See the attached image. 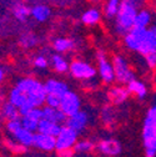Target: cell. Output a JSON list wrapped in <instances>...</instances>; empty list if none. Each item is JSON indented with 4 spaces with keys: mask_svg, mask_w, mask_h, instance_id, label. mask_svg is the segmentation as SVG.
<instances>
[{
    "mask_svg": "<svg viewBox=\"0 0 156 157\" xmlns=\"http://www.w3.org/2000/svg\"><path fill=\"white\" fill-rule=\"evenodd\" d=\"M129 95H130V92H129L127 89L121 87V86H118V87H114V89L110 90V92H109V99H110V101H111L112 104L120 105V104H123L124 101L127 100Z\"/></svg>",
    "mask_w": 156,
    "mask_h": 157,
    "instance_id": "ac0fdd59",
    "label": "cell"
},
{
    "mask_svg": "<svg viewBox=\"0 0 156 157\" xmlns=\"http://www.w3.org/2000/svg\"><path fill=\"white\" fill-rule=\"evenodd\" d=\"M126 85H127L126 89L129 90V92L130 94H135L136 96L139 97V99H144V97L146 96V94H147V89H146L145 84L139 81V80H136V78L131 80Z\"/></svg>",
    "mask_w": 156,
    "mask_h": 157,
    "instance_id": "44dd1931",
    "label": "cell"
},
{
    "mask_svg": "<svg viewBox=\"0 0 156 157\" xmlns=\"http://www.w3.org/2000/svg\"><path fill=\"white\" fill-rule=\"evenodd\" d=\"M34 80L35 78H31V77H25V78H21L20 81H18V84H16V86L15 87H18L19 90H20L21 92H28V90L31 87V85H33V82H34Z\"/></svg>",
    "mask_w": 156,
    "mask_h": 157,
    "instance_id": "f546056e",
    "label": "cell"
},
{
    "mask_svg": "<svg viewBox=\"0 0 156 157\" xmlns=\"http://www.w3.org/2000/svg\"><path fill=\"white\" fill-rule=\"evenodd\" d=\"M147 43L151 51H156V25L147 29Z\"/></svg>",
    "mask_w": 156,
    "mask_h": 157,
    "instance_id": "f1b7e54d",
    "label": "cell"
},
{
    "mask_svg": "<svg viewBox=\"0 0 156 157\" xmlns=\"http://www.w3.org/2000/svg\"><path fill=\"white\" fill-rule=\"evenodd\" d=\"M146 0H121L120 8L115 15V33L124 36L132 26L136 13L145 4Z\"/></svg>",
    "mask_w": 156,
    "mask_h": 157,
    "instance_id": "6da1fadb",
    "label": "cell"
},
{
    "mask_svg": "<svg viewBox=\"0 0 156 157\" xmlns=\"http://www.w3.org/2000/svg\"><path fill=\"white\" fill-rule=\"evenodd\" d=\"M74 48H75V41L69 37H57L53 41V49L59 54L68 52Z\"/></svg>",
    "mask_w": 156,
    "mask_h": 157,
    "instance_id": "e0dca14e",
    "label": "cell"
},
{
    "mask_svg": "<svg viewBox=\"0 0 156 157\" xmlns=\"http://www.w3.org/2000/svg\"><path fill=\"white\" fill-rule=\"evenodd\" d=\"M3 115L8 120H14V119H20V113H19V109L14 106L10 101L4 104L3 106Z\"/></svg>",
    "mask_w": 156,
    "mask_h": 157,
    "instance_id": "484cf974",
    "label": "cell"
},
{
    "mask_svg": "<svg viewBox=\"0 0 156 157\" xmlns=\"http://www.w3.org/2000/svg\"><path fill=\"white\" fill-rule=\"evenodd\" d=\"M57 152H59V157H72L74 156L72 148H66V150H61V151H57Z\"/></svg>",
    "mask_w": 156,
    "mask_h": 157,
    "instance_id": "74e56055",
    "label": "cell"
},
{
    "mask_svg": "<svg viewBox=\"0 0 156 157\" xmlns=\"http://www.w3.org/2000/svg\"><path fill=\"white\" fill-rule=\"evenodd\" d=\"M69 71L77 80H91L96 75L95 67L83 60H74L69 65Z\"/></svg>",
    "mask_w": 156,
    "mask_h": 157,
    "instance_id": "277c9868",
    "label": "cell"
},
{
    "mask_svg": "<svg viewBox=\"0 0 156 157\" xmlns=\"http://www.w3.org/2000/svg\"><path fill=\"white\" fill-rule=\"evenodd\" d=\"M33 107H35V105H34V102L31 101V100H26L20 107H19V113H20V116H25V115H28L29 113V111L33 109Z\"/></svg>",
    "mask_w": 156,
    "mask_h": 157,
    "instance_id": "e575fe53",
    "label": "cell"
},
{
    "mask_svg": "<svg viewBox=\"0 0 156 157\" xmlns=\"http://www.w3.org/2000/svg\"><path fill=\"white\" fill-rule=\"evenodd\" d=\"M91 2H94V3H97V2H101V0H91Z\"/></svg>",
    "mask_w": 156,
    "mask_h": 157,
    "instance_id": "ab89813d",
    "label": "cell"
},
{
    "mask_svg": "<svg viewBox=\"0 0 156 157\" xmlns=\"http://www.w3.org/2000/svg\"><path fill=\"white\" fill-rule=\"evenodd\" d=\"M142 142L145 157H156V105L146 113L142 124Z\"/></svg>",
    "mask_w": 156,
    "mask_h": 157,
    "instance_id": "7a4b0ae2",
    "label": "cell"
},
{
    "mask_svg": "<svg viewBox=\"0 0 156 157\" xmlns=\"http://www.w3.org/2000/svg\"><path fill=\"white\" fill-rule=\"evenodd\" d=\"M20 121H21V126L31 132H36L37 131V122L36 120L31 119L29 116H20Z\"/></svg>",
    "mask_w": 156,
    "mask_h": 157,
    "instance_id": "83f0119b",
    "label": "cell"
},
{
    "mask_svg": "<svg viewBox=\"0 0 156 157\" xmlns=\"http://www.w3.org/2000/svg\"><path fill=\"white\" fill-rule=\"evenodd\" d=\"M20 45L25 49H30V48H34L37 43H39V39L36 35H34L33 33H24L21 36H20Z\"/></svg>",
    "mask_w": 156,
    "mask_h": 157,
    "instance_id": "d4e9b609",
    "label": "cell"
},
{
    "mask_svg": "<svg viewBox=\"0 0 156 157\" xmlns=\"http://www.w3.org/2000/svg\"><path fill=\"white\" fill-rule=\"evenodd\" d=\"M55 144H56V140H55L54 136L44 135V133H40V132L34 135V145L33 146L40 148L43 151L55 150Z\"/></svg>",
    "mask_w": 156,
    "mask_h": 157,
    "instance_id": "30bf717a",
    "label": "cell"
},
{
    "mask_svg": "<svg viewBox=\"0 0 156 157\" xmlns=\"http://www.w3.org/2000/svg\"><path fill=\"white\" fill-rule=\"evenodd\" d=\"M60 130H61V125L56 124V122H53V121H49L46 119H40L39 122H37V131L36 132L56 137L57 133L60 132Z\"/></svg>",
    "mask_w": 156,
    "mask_h": 157,
    "instance_id": "4fadbf2b",
    "label": "cell"
},
{
    "mask_svg": "<svg viewBox=\"0 0 156 157\" xmlns=\"http://www.w3.org/2000/svg\"><path fill=\"white\" fill-rule=\"evenodd\" d=\"M97 57V66H99V75L104 84H111L115 81V74H114V67L112 64L107 60L106 54L103 50H99L96 52Z\"/></svg>",
    "mask_w": 156,
    "mask_h": 157,
    "instance_id": "8992f818",
    "label": "cell"
},
{
    "mask_svg": "<svg viewBox=\"0 0 156 157\" xmlns=\"http://www.w3.org/2000/svg\"><path fill=\"white\" fill-rule=\"evenodd\" d=\"M51 15V9L44 4H36L30 8V16L37 23H45Z\"/></svg>",
    "mask_w": 156,
    "mask_h": 157,
    "instance_id": "7c38bea8",
    "label": "cell"
},
{
    "mask_svg": "<svg viewBox=\"0 0 156 157\" xmlns=\"http://www.w3.org/2000/svg\"><path fill=\"white\" fill-rule=\"evenodd\" d=\"M44 86H45L46 94H49V95H56V96H59V97H61L66 91H69L68 85L65 82L54 80V78H50V80H48L44 84Z\"/></svg>",
    "mask_w": 156,
    "mask_h": 157,
    "instance_id": "5bb4252c",
    "label": "cell"
},
{
    "mask_svg": "<svg viewBox=\"0 0 156 157\" xmlns=\"http://www.w3.org/2000/svg\"><path fill=\"white\" fill-rule=\"evenodd\" d=\"M121 4V0H106L104 6V14L107 19H114Z\"/></svg>",
    "mask_w": 156,
    "mask_h": 157,
    "instance_id": "cb8c5ba5",
    "label": "cell"
},
{
    "mask_svg": "<svg viewBox=\"0 0 156 157\" xmlns=\"http://www.w3.org/2000/svg\"><path fill=\"white\" fill-rule=\"evenodd\" d=\"M28 100V96L25 92H21L18 87H14L11 91H10V95H9V101L16 106L18 109L20 107L25 101Z\"/></svg>",
    "mask_w": 156,
    "mask_h": 157,
    "instance_id": "603a6c76",
    "label": "cell"
},
{
    "mask_svg": "<svg viewBox=\"0 0 156 157\" xmlns=\"http://www.w3.org/2000/svg\"><path fill=\"white\" fill-rule=\"evenodd\" d=\"M48 65H49V61L44 55H37L34 59V66L37 69H46Z\"/></svg>",
    "mask_w": 156,
    "mask_h": 157,
    "instance_id": "d6a6232c",
    "label": "cell"
},
{
    "mask_svg": "<svg viewBox=\"0 0 156 157\" xmlns=\"http://www.w3.org/2000/svg\"><path fill=\"white\" fill-rule=\"evenodd\" d=\"M13 14H14V16H15V19L18 21L24 23L30 16V8L24 3L18 2L13 5Z\"/></svg>",
    "mask_w": 156,
    "mask_h": 157,
    "instance_id": "ffe728a7",
    "label": "cell"
},
{
    "mask_svg": "<svg viewBox=\"0 0 156 157\" xmlns=\"http://www.w3.org/2000/svg\"><path fill=\"white\" fill-rule=\"evenodd\" d=\"M60 99L61 97L56 96V95H46V99H45V104L46 106L54 107V109H59L60 107Z\"/></svg>",
    "mask_w": 156,
    "mask_h": 157,
    "instance_id": "4dcf8cb0",
    "label": "cell"
},
{
    "mask_svg": "<svg viewBox=\"0 0 156 157\" xmlns=\"http://www.w3.org/2000/svg\"><path fill=\"white\" fill-rule=\"evenodd\" d=\"M34 135H35V132H31V131L21 127V128H19L13 136L15 137V140L20 145H23L24 147H29V146L34 145Z\"/></svg>",
    "mask_w": 156,
    "mask_h": 157,
    "instance_id": "2e32d148",
    "label": "cell"
},
{
    "mask_svg": "<svg viewBox=\"0 0 156 157\" xmlns=\"http://www.w3.org/2000/svg\"><path fill=\"white\" fill-rule=\"evenodd\" d=\"M88 121H89V116L85 111H77L76 113L69 116L66 121H65V125L71 127L72 130H75L77 133L81 132L85 130L86 125H88Z\"/></svg>",
    "mask_w": 156,
    "mask_h": 157,
    "instance_id": "9c48e42d",
    "label": "cell"
},
{
    "mask_svg": "<svg viewBox=\"0 0 156 157\" xmlns=\"http://www.w3.org/2000/svg\"><path fill=\"white\" fill-rule=\"evenodd\" d=\"M3 78H4V70H3L2 67H0V82H2Z\"/></svg>",
    "mask_w": 156,
    "mask_h": 157,
    "instance_id": "f35d334b",
    "label": "cell"
},
{
    "mask_svg": "<svg viewBox=\"0 0 156 157\" xmlns=\"http://www.w3.org/2000/svg\"><path fill=\"white\" fill-rule=\"evenodd\" d=\"M112 67L115 74V80L119 84H127L135 78V74L131 71L127 61L120 55L112 57Z\"/></svg>",
    "mask_w": 156,
    "mask_h": 157,
    "instance_id": "3957f363",
    "label": "cell"
},
{
    "mask_svg": "<svg viewBox=\"0 0 156 157\" xmlns=\"http://www.w3.org/2000/svg\"><path fill=\"white\" fill-rule=\"evenodd\" d=\"M21 127H23V126H21V121H20V119L9 120L8 124H6V128H8V131H9L11 135H14L19 128H21Z\"/></svg>",
    "mask_w": 156,
    "mask_h": 157,
    "instance_id": "1f68e13d",
    "label": "cell"
},
{
    "mask_svg": "<svg viewBox=\"0 0 156 157\" xmlns=\"http://www.w3.org/2000/svg\"><path fill=\"white\" fill-rule=\"evenodd\" d=\"M101 20V11L97 8H90L81 14V23L88 26H94Z\"/></svg>",
    "mask_w": 156,
    "mask_h": 157,
    "instance_id": "9a60e30c",
    "label": "cell"
},
{
    "mask_svg": "<svg viewBox=\"0 0 156 157\" xmlns=\"http://www.w3.org/2000/svg\"><path fill=\"white\" fill-rule=\"evenodd\" d=\"M50 63H51V66L54 67V70L56 72L63 74V72L69 71V64H68V61L65 60V59L59 52L50 56Z\"/></svg>",
    "mask_w": 156,
    "mask_h": 157,
    "instance_id": "7402d4cb",
    "label": "cell"
},
{
    "mask_svg": "<svg viewBox=\"0 0 156 157\" xmlns=\"http://www.w3.org/2000/svg\"><path fill=\"white\" fill-rule=\"evenodd\" d=\"M97 148L99 151L106 156H118L121 152V145L118 140L114 139H107V140H103L100 141V144L97 145Z\"/></svg>",
    "mask_w": 156,
    "mask_h": 157,
    "instance_id": "8fae6325",
    "label": "cell"
},
{
    "mask_svg": "<svg viewBox=\"0 0 156 157\" xmlns=\"http://www.w3.org/2000/svg\"><path fill=\"white\" fill-rule=\"evenodd\" d=\"M46 95L48 94H46L44 84H41L40 81H37V80H34L31 87L26 92L28 99L31 100L35 106H41L43 104H45Z\"/></svg>",
    "mask_w": 156,
    "mask_h": 157,
    "instance_id": "ba28073f",
    "label": "cell"
},
{
    "mask_svg": "<svg viewBox=\"0 0 156 157\" xmlns=\"http://www.w3.org/2000/svg\"><path fill=\"white\" fill-rule=\"evenodd\" d=\"M81 107V102L80 99L75 92L71 91H66L60 99V110L69 117L74 113H76L77 111H80Z\"/></svg>",
    "mask_w": 156,
    "mask_h": 157,
    "instance_id": "52a82bcc",
    "label": "cell"
},
{
    "mask_svg": "<svg viewBox=\"0 0 156 157\" xmlns=\"http://www.w3.org/2000/svg\"><path fill=\"white\" fill-rule=\"evenodd\" d=\"M43 110V119H46L49 121H53L54 122V119H55V111L56 109L54 107H50V106H45L41 109Z\"/></svg>",
    "mask_w": 156,
    "mask_h": 157,
    "instance_id": "836d02e7",
    "label": "cell"
},
{
    "mask_svg": "<svg viewBox=\"0 0 156 157\" xmlns=\"http://www.w3.org/2000/svg\"><path fill=\"white\" fill-rule=\"evenodd\" d=\"M94 148V145L92 142L88 141V140H84V141H76L75 145L72 146V150L74 152H80V153H84V152H89Z\"/></svg>",
    "mask_w": 156,
    "mask_h": 157,
    "instance_id": "4316f807",
    "label": "cell"
},
{
    "mask_svg": "<svg viewBox=\"0 0 156 157\" xmlns=\"http://www.w3.org/2000/svg\"><path fill=\"white\" fill-rule=\"evenodd\" d=\"M151 20H152V15L147 9H139L134 20V26L149 28V25L151 24Z\"/></svg>",
    "mask_w": 156,
    "mask_h": 157,
    "instance_id": "d6986e66",
    "label": "cell"
},
{
    "mask_svg": "<svg viewBox=\"0 0 156 157\" xmlns=\"http://www.w3.org/2000/svg\"><path fill=\"white\" fill-rule=\"evenodd\" d=\"M77 135L79 133L75 130H72L71 127H69L66 125L61 126L60 132L55 137V140H56L55 150L61 151V150H66V148H72V146L77 141Z\"/></svg>",
    "mask_w": 156,
    "mask_h": 157,
    "instance_id": "5b68a950",
    "label": "cell"
},
{
    "mask_svg": "<svg viewBox=\"0 0 156 157\" xmlns=\"http://www.w3.org/2000/svg\"><path fill=\"white\" fill-rule=\"evenodd\" d=\"M25 116H29V117H31V119L39 121L40 119H43V110L39 107V106H35V107H33V109L29 111V113L25 115Z\"/></svg>",
    "mask_w": 156,
    "mask_h": 157,
    "instance_id": "8d00e7d4",
    "label": "cell"
},
{
    "mask_svg": "<svg viewBox=\"0 0 156 157\" xmlns=\"http://www.w3.org/2000/svg\"><path fill=\"white\" fill-rule=\"evenodd\" d=\"M144 57H145V61H146V64H147V66L150 69H155L156 67V51H150Z\"/></svg>",
    "mask_w": 156,
    "mask_h": 157,
    "instance_id": "d590c367",
    "label": "cell"
}]
</instances>
